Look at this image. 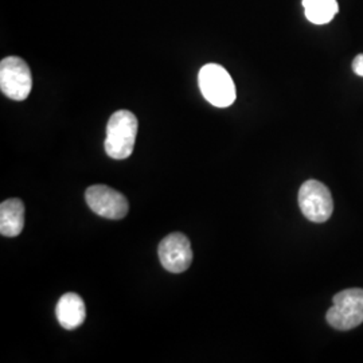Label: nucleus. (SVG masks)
Returning <instances> with one entry per match:
<instances>
[{
  "instance_id": "obj_1",
  "label": "nucleus",
  "mask_w": 363,
  "mask_h": 363,
  "mask_svg": "<svg viewBox=\"0 0 363 363\" xmlns=\"http://www.w3.org/2000/svg\"><path fill=\"white\" fill-rule=\"evenodd\" d=\"M138 136V118L127 111L115 112L106 124L105 152L116 160L130 157Z\"/></svg>"
},
{
  "instance_id": "obj_2",
  "label": "nucleus",
  "mask_w": 363,
  "mask_h": 363,
  "mask_svg": "<svg viewBox=\"0 0 363 363\" xmlns=\"http://www.w3.org/2000/svg\"><path fill=\"white\" fill-rule=\"evenodd\" d=\"M199 89L208 103L217 108H228L237 97L233 78L218 64H208L198 74Z\"/></svg>"
},
{
  "instance_id": "obj_3",
  "label": "nucleus",
  "mask_w": 363,
  "mask_h": 363,
  "mask_svg": "<svg viewBox=\"0 0 363 363\" xmlns=\"http://www.w3.org/2000/svg\"><path fill=\"white\" fill-rule=\"evenodd\" d=\"M334 304L327 311L328 325L340 331H347L363 323V289L351 288L337 294Z\"/></svg>"
},
{
  "instance_id": "obj_4",
  "label": "nucleus",
  "mask_w": 363,
  "mask_h": 363,
  "mask_svg": "<svg viewBox=\"0 0 363 363\" xmlns=\"http://www.w3.org/2000/svg\"><path fill=\"white\" fill-rule=\"evenodd\" d=\"M33 88L30 67L19 57H6L0 62V89L15 101L26 100Z\"/></svg>"
},
{
  "instance_id": "obj_5",
  "label": "nucleus",
  "mask_w": 363,
  "mask_h": 363,
  "mask_svg": "<svg viewBox=\"0 0 363 363\" xmlns=\"http://www.w3.org/2000/svg\"><path fill=\"white\" fill-rule=\"evenodd\" d=\"M298 206L307 220L320 223L333 216L334 202L327 186L311 179L304 182L300 187Z\"/></svg>"
},
{
  "instance_id": "obj_6",
  "label": "nucleus",
  "mask_w": 363,
  "mask_h": 363,
  "mask_svg": "<svg viewBox=\"0 0 363 363\" xmlns=\"http://www.w3.org/2000/svg\"><path fill=\"white\" fill-rule=\"evenodd\" d=\"M85 199L91 211L106 220H121L130 211L127 198L105 184H94L85 191Z\"/></svg>"
},
{
  "instance_id": "obj_7",
  "label": "nucleus",
  "mask_w": 363,
  "mask_h": 363,
  "mask_svg": "<svg viewBox=\"0 0 363 363\" xmlns=\"http://www.w3.org/2000/svg\"><path fill=\"white\" fill-rule=\"evenodd\" d=\"M157 253L163 268L167 272H184L193 261L190 240L182 233H171L164 237L159 244Z\"/></svg>"
},
{
  "instance_id": "obj_8",
  "label": "nucleus",
  "mask_w": 363,
  "mask_h": 363,
  "mask_svg": "<svg viewBox=\"0 0 363 363\" xmlns=\"http://www.w3.org/2000/svg\"><path fill=\"white\" fill-rule=\"evenodd\" d=\"M55 315L58 323L65 330H76L85 322L86 308L81 296L74 292H67L58 300Z\"/></svg>"
},
{
  "instance_id": "obj_9",
  "label": "nucleus",
  "mask_w": 363,
  "mask_h": 363,
  "mask_svg": "<svg viewBox=\"0 0 363 363\" xmlns=\"http://www.w3.org/2000/svg\"><path fill=\"white\" fill-rule=\"evenodd\" d=\"M25 228V205L21 199L11 198L0 205V233L16 237Z\"/></svg>"
},
{
  "instance_id": "obj_10",
  "label": "nucleus",
  "mask_w": 363,
  "mask_h": 363,
  "mask_svg": "<svg viewBox=\"0 0 363 363\" xmlns=\"http://www.w3.org/2000/svg\"><path fill=\"white\" fill-rule=\"evenodd\" d=\"M306 18L313 25H327L339 11L337 0H303Z\"/></svg>"
},
{
  "instance_id": "obj_11",
  "label": "nucleus",
  "mask_w": 363,
  "mask_h": 363,
  "mask_svg": "<svg viewBox=\"0 0 363 363\" xmlns=\"http://www.w3.org/2000/svg\"><path fill=\"white\" fill-rule=\"evenodd\" d=\"M352 70L357 76L363 77V54H358L352 61Z\"/></svg>"
}]
</instances>
